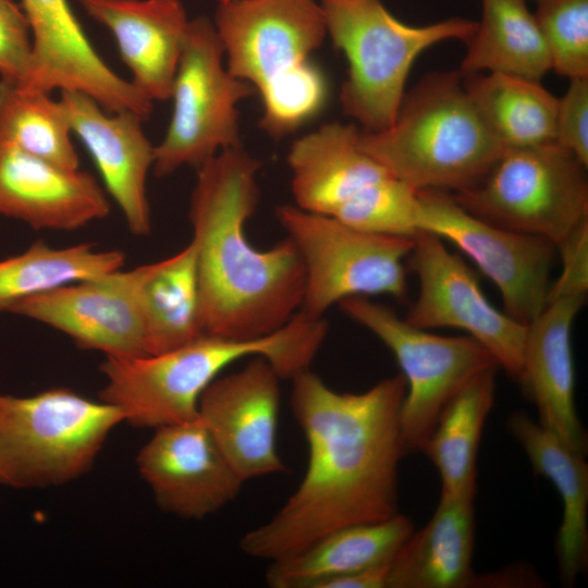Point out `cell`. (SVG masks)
<instances>
[{
	"label": "cell",
	"instance_id": "obj_1",
	"mask_svg": "<svg viewBox=\"0 0 588 588\" xmlns=\"http://www.w3.org/2000/svg\"><path fill=\"white\" fill-rule=\"evenodd\" d=\"M292 381L291 405L307 441V468L282 507L242 536L241 551L255 559H282L339 528L399 513L403 375L362 393L334 391L310 369Z\"/></svg>",
	"mask_w": 588,
	"mask_h": 588
},
{
	"label": "cell",
	"instance_id": "obj_2",
	"mask_svg": "<svg viewBox=\"0 0 588 588\" xmlns=\"http://www.w3.org/2000/svg\"><path fill=\"white\" fill-rule=\"evenodd\" d=\"M260 166L238 146L197 168L188 218L207 335L267 336L284 327L303 303L305 270L292 241L258 249L246 237V221L259 201Z\"/></svg>",
	"mask_w": 588,
	"mask_h": 588
},
{
	"label": "cell",
	"instance_id": "obj_3",
	"mask_svg": "<svg viewBox=\"0 0 588 588\" xmlns=\"http://www.w3.org/2000/svg\"><path fill=\"white\" fill-rule=\"evenodd\" d=\"M328 333L323 319L302 311L280 330L253 340L203 335L177 348L144 356H106L99 400L124 421L154 430L198 417L204 390L231 364L265 357L281 379L309 369Z\"/></svg>",
	"mask_w": 588,
	"mask_h": 588
},
{
	"label": "cell",
	"instance_id": "obj_4",
	"mask_svg": "<svg viewBox=\"0 0 588 588\" xmlns=\"http://www.w3.org/2000/svg\"><path fill=\"white\" fill-rule=\"evenodd\" d=\"M213 25L229 73L260 93L269 135H286L320 111L327 84L309 61L327 35L318 0H218Z\"/></svg>",
	"mask_w": 588,
	"mask_h": 588
},
{
	"label": "cell",
	"instance_id": "obj_5",
	"mask_svg": "<svg viewBox=\"0 0 588 588\" xmlns=\"http://www.w3.org/2000/svg\"><path fill=\"white\" fill-rule=\"evenodd\" d=\"M358 143L411 187L454 193L480 181L505 150L471 102L461 72L424 77L404 95L394 122L360 132Z\"/></svg>",
	"mask_w": 588,
	"mask_h": 588
},
{
	"label": "cell",
	"instance_id": "obj_6",
	"mask_svg": "<svg viewBox=\"0 0 588 588\" xmlns=\"http://www.w3.org/2000/svg\"><path fill=\"white\" fill-rule=\"evenodd\" d=\"M327 34L348 62L343 110L368 132L389 127L404 98L413 63L429 47L467 40L477 22L451 17L424 26L395 19L380 0H318Z\"/></svg>",
	"mask_w": 588,
	"mask_h": 588
},
{
	"label": "cell",
	"instance_id": "obj_7",
	"mask_svg": "<svg viewBox=\"0 0 588 588\" xmlns=\"http://www.w3.org/2000/svg\"><path fill=\"white\" fill-rule=\"evenodd\" d=\"M123 414L66 388L0 393V485L44 488L88 471Z\"/></svg>",
	"mask_w": 588,
	"mask_h": 588
},
{
	"label": "cell",
	"instance_id": "obj_8",
	"mask_svg": "<svg viewBox=\"0 0 588 588\" xmlns=\"http://www.w3.org/2000/svg\"><path fill=\"white\" fill-rule=\"evenodd\" d=\"M587 166L556 142L505 149L471 187L452 194L473 215L555 245L588 221Z\"/></svg>",
	"mask_w": 588,
	"mask_h": 588
},
{
	"label": "cell",
	"instance_id": "obj_9",
	"mask_svg": "<svg viewBox=\"0 0 588 588\" xmlns=\"http://www.w3.org/2000/svg\"><path fill=\"white\" fill-rule=\"evenodd\" d=\"M275 217L303 261L305 292L299 311L321 318L348 297L406 298L404 259L414 237L362 231L296 205L278 206Z\"/></svg>",
	"mask_w": 588,
	"mask_h": 588
},
{
	"label": "cell",
	"instance_id": "obj_10",
	"mask_svg": "<svg viewBox=\"0 0 588 588\" xmlns=\"http://www.w3.org/2000/svg\"><path fill=\"white\" fill-rule=\"evenodd\" d=\"M341 310L373 333L394 355L406 381L400 411L404 454L421 451L450 400L480 372L498 366L469 335L434 334L364 296L339 303Z\"/></svg>",
	"mask_w": 588,
	"mask_h": 588
},
{
	"label": "cell",
	"instance_id": "obj_11",
	"mask_svg": "<svg viewBox=\"0 0 588 588\" xmlns=\"http://www.w3.org/2000/svg\"><path fill=\"white\" fill-rule=\"evenodd\" d=\"M224 49L213 22H188L172 87L173 112L155 146L154 172L167 176L183 166L200 167L219 151L241 145L237 105L255 88L222 64Z\"/></svg>",
	"mask_w": 588,
	"mask_h": 588
},
{
	"label": "cell",
	"instance_id": "obj_12",
	"mask_svg": "<svg viewBox=\"0 0 588 588\" xmlns=\"http://www.w3.org/2000/svg\"><path fill=\"white\" fill-rule=\"evenodd\" d=\"M418 197V230L460 248L499 289L503 311L529 324L546 305L555 245L488 222L449 192L421 189Z\"/></svg>",
	"mask_w": 588,
	"mask_h": 588
},
{
	"label": "cell",
	"instance_id": "obj_13",
	"mask_svg": "<svg viewBox=\"0 0 588 588\" xmlns=\"http://www.w3.org/2000/svg\"><path fill=\"white\" fill-rule=\"evenodd\" d=\"M409 259L418 293L405 320L427 330L450 327L465 331L517 379L527 326L490 303L475 272L439 236L419 231Z\"/></svg>",
	"mask_w": 588,
	"mask_h": 588
},
{
	"label": "cell",
	"instance_id": "obj_14",
	"mask_svg": "<svg viewBox=\"0 0 588 588\" xmlns=\"http://www.w3.org/2000/svg\"><path fill=\"white\" fill-rule=\"evenodd\" d=\"M150 264L25 297L9 313L42 322L106 356L146 353L143 287Z\"/></svg>",
	"mask_w": 588,
	"mask_h": 588
},
{
	"label": "cell",
	"instance_id": "obj_15",
	"mask_svg": "<svg viewBox=\"0 0 588 588\" xmlns=\"http://www.w3.org/2000/svg\"><path fill=\"white\" fill-rule=\"evenodd\" d=\"M30 28L32 62L25 83L32 91L76 90L110 113L131 111L144 120L152 101L113 72L97 53L69 0H21Z\"/></svg>",
	"mask_w": 588,
	"mask_h": 588
},
{
	"label": "cell",
	"instance_id": "obj_16",
	"mask_svg": "<svg viewBox=\"0 0 588 588\" xmlns=\"http://www.w3.org/2000/svg\"><path fill=\"white\" fill-rule=\"evenodd\" d=\"M280 380L265 357L253 356L199 397V418L244 482L287 470L277 448Z\"/></svg>",
	"mask_w": 588,
	"mask_h": 588
},
{
	"label": "cell",
	"instance_id": "obj_17",
	"mask_svg": "<svg viewBox=\"0 0 588 588\" xmlns=\"http://www.w3.org/2000/svg\"><path fill=\"white\" fill-rule=\"evenodd\" d=\"M136 464L158 505L185 519H201L240 493L244 481L199 418L155 429Z\"/></svg>",
	"mask_w": 588,
	"mask_h": 588
},
{
	"label": "cell",
	"instance_id": "obj_18",
	"mask_svg": "<svg viewBox=\"0 0 588 588\" xmlns=\"http://www.w3.org/2000/svg\"><path fill=\"white\" fill-rule=\"evenodd\" d=\"M587 296L548 297L540 314L527 324L517 377L536 406L538 422L568 449L585 457L588 437L575 407L572 327Z\"/></svg>",
	"mask_w": 588,
	"mask_h": 588
},
{
	"label": "cell",
	"instance_id": "obj_19",
	"mask_svg": "<svg viewBox=\"0 0 588 588\" xmlns=\"http://www.w3.org/2000/svg\"><path fill=\"white\" fill-rule=\"evenodd\" d=\"M60 101L71 131L93 157L127 228L134 235H147L151 219L146 183L155 146L142 128L144 119L131 111L110 115L93 98L76 90H61Z\"/></svg>",
	"mask_w": 588,
	"mask_h": 588
},
{
	"label": "cell",
	"instance_id": "obj_20",
	"mask_svg": "<svg viewBox=\"0 0 588 588\" xmlns=\"http://www.w3.org/2000/svg\"><path fill=\"white\" fill-rule=\"evenodd\" d=\"M109 212L103 189L88 172L0 145V216L37 230L72 231Z\"/></svg>",
	"mask_w": 588,
	"mask_h": 588
},
{
	"label": "cell",
	"instance_id": "obj_21",
	"mask_svg": "<svg viewBox=\"0 0 588 588\" xmlns=\"http://www.w3.org/2000/svg\"><path fill=\"white\" fill-rule=\"evenodd\" d=\"M114 36L133 85L151 101L171 98L189 20L181 0H78Z\"/></svg>",
	"mask_w": 588,
	"mask_h": 588
},
{
	"label": "cell",
	"instance_id": "obj_22",
	"mask_svg": "<svg viewBox=\"0 0 588 588\" xmlns=\"http://www.w3.org/2000/svg\"><path fill=\"white\" fill-rule=\"evenodd\" d=\"M359 134L353 124L327 123L292 144L287 163L297 207L334 217L392 175L360 148Z\"/></svg>",
	"mask_w": 588,
	"mask_h": 588
},
{
	"label": "cell",
	"instance_id": "obj_23",
	"mask_svg": "<svg viewBox=\"0 0 588 588\" xmlns=\"http://www.w3.org/2000/svg\"><path fill=\"white\" fill-rule=\"evenodd\" d=\"M474 497L441 494L429 522L411 534L391 561L387 588L478 587Z\"/></svg>",
	"mask_w": 588,
	"mask_h": 588
},
{
	"label": "cell",
	"instance_id": "obj_24",
	"mask_svg": "<svg viewBox=\"0 0 588 588\" xmlns=\"http://www.w3.org/2000/svg\"><path fill=\"white\" fill-rule=\"evenodd\" d=\"M505 426L525 451L534 473L549 479L561 495L558 569L562 585L572 587L588 564V465L584 456L520 411L513 412Z\"/></svg>",
	"mask_w": 588,
	"mask_h": 588
},
{
	"label": "cell",
	"instance_id": "obj_25",
	"mask_svg": "<svg viewBox=\"0 0 588 588\" xmlns=\"http://www.w3.org/2000/svg\"><path fill=\"white\" fill-rule=\"evenodd\" d=\"M413 531L409 517L400 513L339 528L294 554L270 561L266 583L271 588H317L330 578L389 564Z\"/></svg>",
	"mask_w": 588,
	"mask_h": 588
},
{
	"label": "cell",
	"instance_id": "obj_26",
	"mask_svg": "<svg viewBox=\"0 0 588 588\" xmlns=\"http://www.w3.org/2000/svg\"><path fill=\"white\" fill-rule=\"evenodd\" d=\"M481 19L466 40L463 75L500 73L531 81L552 69L547 42L526 0H481Z\"/></svg>",
	"mask_w": 588,
	"mask_h": 588
},
{
	"label": "cell",
	"instance_id": "obj_27",
	"mask_svg": "<svg viewBox=\"0 0 588 588\" xmlns=\"http://www.w3.org/2000/svg\"><path fill=\"white\" fill-rule=\"evenodd\" d=\"M498 368L480 372L450 400L421 450L439 471L441 494L476 491L477 454L494 403Z\"/></svg>",
	"mask_w": 588,
	"mask_h": 588
},
{
	"label": "cell",
	"instance_id": "obj_28",
	"mask_svg": "<svg viewBox=\"0 0 588 588\" xmlns=\"http://www.w3.org/2000/svg\"><path fill=\"white\" fill-rule=\"evenodd\" d=\"M463 77L476 110L505 149L555 142L559 98L539 81L500 73Z\"/></svg>",
	"mask_w": 588,
	"mask_h": 588
},
{
	"label": "cell",
	"instance_id": "obj_29",
	"mask_svg": "<svg viewBox=\"0 0 588 588\" xmlns=\"http://www.w3.org/2000/svg\"><path fill=\"white\" fill-rule=\"evenodd\" d=\"M147 355L164 353L205 335L195 246L151 262L143 287Z\"/></svg>",
	"mask_w": 588,
	"mask_h": 588
},
{
	"label": "cell",
	"instance_id": "obj_30",
	"mask_svg": "<svg viewBox=\"0 0 588 588\" xmlns=\"http://www.w3.org/2000/svg\"><path fill=\"white\" fill-rule=\"evenodd\" d=\"M120 250H97L79 243L53 248L37 241L24 253L0 260V313L20 299L122 269Z\"/></svg>",
	"mask_w": 588,
	"mask_h": 588
},
{
	"label": "cell",
	"instance_id": "obj_31",
	"mask_svg": "<svg viewBox=\"0 0 588 588\" xmlns=\"http://www.w3.org/2000/svg\"><path fill=\"white\" fill-rule=\"evenodd\" d=\"M62 102L0 79V145L13 146L61 168L78 170Z\"/></svg>",
	"mask_w": 588,
	"mask_h": 588
},
{
	"label": "cell",
	"instance_id": "obj_32",
	"mask_svg": "<svg viewBox=\"0 0 588 588\" xmlns=\"http://www.w3.org/2000/svg\"><path fill=\"white\" fill-rule=\"evenodd\" d=\"M418 216V191L389 175L332 218L366 232L414 237Z\"/></svg>",
	"mask_w": 588,
	"mask_h": 588
},
{
	"label": "cell",
	"instance_id": "obj_33",
	"mask_svg": "<svg viewBox=\"0 0 588 588\" xmlns=\"http://www.w3.org/2000/svg\"><path fill=\"white\" fill-rule=\"evenodd\" d=\"M535 17L560 75L588 77V0H536Z\"/></svg>",
	"mask_w": 588,
	"mask_h": 588
},
{
	"label": "cell",
	"instance_id": "obj_34",
	"mask_svg": "<svg viewBox=\"0 0 588 588\" xmlns=\"http://www.w3.org/2000/svg\"><path fill=\"white\" fill-rule=\"evenodd\" d=\"M32 50L23 10L12 0H0V79L22 86L29 72Z\"/></svg>",
	"mask_w": 588,
	"mask_h": 588
},
{
	"label": "cell",
	"instance_id": "obj_35",
	"mask_svg": "<svg viewBox=\"0 0 588 588\" xmlns=\"http://www.w3.org/2000/svg\"><path fill=\"white\" fill-rule=\"evenodd\" d=\"M555 142L588 166V77L569 79L559 99Z\"/></svg>",
	"mask_w": 588,
	"mask_h": 588
},
{
	"label": "cell",
	"instance_id": "obj_36",
	"mask_svg": "<svg viewBox=\"0 0 588 588\" xmlns=\"http://www.w3.org/2000/svg\"><path fill=\"white\" fill-rule=\"evenodd\" d=\"M556 249L562 270L550 284L547 297L584 295L588 292V221L579 224Z\"/></svg>",
	"mask_w": 588,
	"mask_h": 588
},
{
	"label": "cell",
	"instance_id": "obj_37",
	"mask_svg": "<svg viewBox=\"0 0 588 588\" xmlns=\"http://www.w3.org/2000/svg\"><path fill=\"white\" fill-rule=\"evenodd\" d=\"M390 564L333 577L317 588H387Z\"/></svg>",
	"mask_w": 588,
	"mask_h": 588
}]
</instances>
